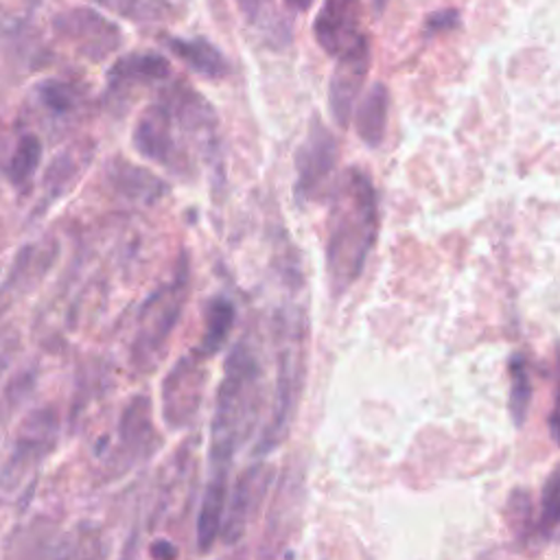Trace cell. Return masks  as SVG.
Wrapping results in <instances>:
<instances>
[{"mask_svg": "<svg viewBox=\"0 0 560 560\" xmlns=\"http://www.w3.org/2000/svg\"><path fill=\"white\" fill-rule=\"evenodd\" d=\"M136 151L177 175L192 171L190 144L208 162L219 151L217 118L201 94L177 85L149 105L133 127Z\"/></svg>", "mask_w": 560, "mask_h": 560, "instance_id": "6da1fadb", "label": "cell"}, {"mask_svg": "<svg viewBox=\"0 0 560 560\" xmlns=\"http://www.w3.org/2000/svg\"><path fill=\"white\" fill-rule=\"evenodd\" d=\"M262 400V365L254 348L241 339L228 354L210 422V477L228 481L238 446L249 438Z\"/></svg>", "mask_w": 560, "mask_h": 560, "instance_id": "3957f363", "label": "cell"}, {"mask_svg": "<svg viewBox=\"0 0 560 560\" xmlns=\"http://www.w3.org/2000/svg\"><path fill=\"white\" fill-rule=\"evenodd\" d=\"M339 158V144L332 131L313 116L306 138L295 151V199L306 203L319 197L330 184Z\"/></svg>", "mask_w": 560, "mask_h": 560, "instance_id": "8992f818", "label": "cell"}, {"mask_svg": "<svg viewBox=\"0 0 560 560\" xmlns=\"http://www.w3.org/2000/svg\"><path fill=\"white\" fill-rule=\"evenodd\" d=\"M57 26L66 37L77 42L90 57H105L120 44V31L92 9H72L57 18Z\"/></svg>", "mask_w": 560, "mask_h": 560, "instance_id": "30bf717a", "label": "cell"}, {"mask_svg": "<svg viewBox=\"0 0 560 560\" xmlns=\"http://www.w3.org/2000/svg\"><path fill=\"white\" fill-rule=\"evenodd\" d=\"M201 357L197 352L177 361V365L168 372L162 387V413L168 427L177 429L190 422L195 416L201 392H203V368Z\"/></svg>", "mask_w": 560, "mask_h": 560, "instance_id": "ba28073f", "label": "cell"}, {"mask_svg": "<svg viewBox=\"0 0 560 560\" xmlns=\"http://www.w3.org/2000/svg\"><path fill=\"white\" fill-rule=\"evenodd\" d=\"M118 184L122 192L140 199H149V201L164 192V186L158 177H153L142 168H133L131 164H125L122 168H118Z\"/></svg>", "mask_w": 560, "mask_h": 560, "instance_id": "7402d4cb", "label": "cell"}, {"mask_svg": "<svg viewBox=\"0 0 560 560\" xmlns=\"http://www.w3.org/2000/svg\"><path fill=\"white\" fill-rule=\"evenodd\" d=\"M153 444L155 433L151 422V407L144 396H138L127 405L120 418V451H125L127 457L136 459L138 455H147Z\"/></svg>", "mask_w": 560, "mask_h": 560, "instance_id": "2e32d148", "label": "cell"}, {"mask_svg": "<svg viewBox=\"0 0 560 560\" xmlns=\"http://www.w3.org/2000/svg\"><path fill=\"white\" fill-rule=\"evenodd\" d=\"M289 9H293V11H308L311 9V4H313V0H282Z\"/></svg>", "mask_w": 560, "mask_h": 560, "instance_id": "484cf974", "label": "cell"}, {"mask_svg": "<svg viewBox=\"0 0 560 560\" xmlns=\"http://www.w3.org/2000/svg\"><path fill=\"white\" fill-rule=\"evenodd\" d=\"M276 326H278L276 392L271 400L269 420L260 431L254 455H267L284 440L291 427L295 402L300 398V389L304 381V322L295 313L291 315L282 313Z\"/></svg>", "mask_w": 560, "mask_h": 560, "instance_id": "277c9868", "label": "cell"}, {"mask_svg": "<svg viewBox=\"0 0 560 560\" xmlns=\"http://www.w3.org/2000/svg\"><path fill=\"white\" fill-rule=\"evenodd\" d=\"M370 70V42H361L352 50L337 57L328 85V105L339 127L350 122L352 105L365 83Z\"/></svg>", "mask_w": 560, "mask_h": 560, "instance_id": "9c48e42d", "label": "cell"}, {"mask_svg": "<svg viewBox=\"0 0 560 560\" xmlns=\"http://www.w3.org/2000/svg\"><path fill=\"white\" fill-rule=\"evenodd\" d=\"M510 372V398H508V409L516 427H521L527 418L529 411V400H532V381H529V370L527 363L521 354H514L508 365Z\"/></svg>", "mask_w": 560, "mask_h": 560, "instance_id": "d6986e66", "label": "cell"}, {"mask_svg": "<svg viewBox=\"0 0 560 560\" xmlns=\"http://www.w3.org/2000/svg\"><path fill=\"white\" fill-rule=\"evenodd\" d=\"M376 236L378 199L374 184L365 171L346 168L332 186L326 236V273L335 295L359 280Z\"/></svg>", "mask_w": 560, "mask_h": 560, "instance_id": "7a4b0ae2", "label": "cell"}, {"mask_svg": "<svg viewBox=\"0 0 560 560\" xmlns=\"http://www.w3.org/2000/svg\"><path fill=\"white\" fill-rule=\"evenodd\" d=\"M313 35L324 52L341 57L368 35L361 28V0H324L315 20Z\"/></svg>", "mask_w": 560, "mask_h": 560, "instance_id": "52a82bcc", "label": "cell"}, {"mask_svg": "<svg viewBox=\"0 0 560 560\" xmlns=\"http://www.w3.org/2000/svg\"><path fill=\"white\" fill-rule=\"evenodd\" d=\"M166 46L195 74L219 81L230 72L228 57L206 37H166Z\"/></svg>", "mask_w": 560, "mask_h": 560, "instance_id": "5bb4252c", "label": "cell"}, {"mask_svg": "<svg viewBox=\"0 0 560 560\" xmlns=\"http://www.w3.org/2000/svg\"><path fill=\"white\" fill-rule=\"evenodd\" d=\"M188 293V271L186 265L177 271V276L158 289L142 306L138 335L133 339V359L140 365H151L155 357L166 346L186 302Z\"/></svg>", "mask_w": 560, "mask_h": 560, "instance_id": "5b68a950", "label": "cell"}, {"mask_svg": "<svg viewBox=\"0 0 560 560\" xmlns=\"http://www.w3.org/2000/svg\"><path fill=\"white\" fill-rule=\"evenodd\" d=\"M171 74V63L158 52H129L120 57L107 72L109 94H129L149 88Z\"/></svg>", "mask_w": 560, "mask_h": 560, "instance_id": "4fadbf2b", "label": "cell"}, {"mask_svg": "<svg viewBox=\"0 0 560 560\" xmlns=\"http://www.w3.org/2000/svg\"><path fill=\"white\" fill-rule=\"evenodd\" d=\"M42 101L55 114H66L77 105V92L68 83L48 81L42 85Z\"/></svg>", "mask_w": 560, "mask_h": 560, "instance_id": "cb8c5ba5", "label": "cell"}, {"mask_svg": "<svg viewBox=\"0 0 560 560\" xmlns=\"http://www.w3.org/2000/svg\"><path fill=\"white\" fill-rule=\"evenodd\" d=\"M39 160H42L39 138L33 133L22 136L9 158V164H7V177L11 179V184H15V186L26 184L35 175Z\"/></svg>", "mask_w": 560, "mask_h": 560, "instance_id": "ffe728a7", "label": "cell"}, {"mask_svg": "<svg viewBox=\"0 0 560 560\" xmlns=\"http://www.w3.org/2000/svg\"><path fill=\"white\" fill-rule=\"evenodd\" d=\"M52 440H55V418L48 411L33 413L15 440L11 459L2 468V477L7 479V486L18 483L24 477V472L44 457Z\"/></svg>", "mask_w": 560, "mask_h": 560, "instance_id": "7c38bea8", "label": "cell"}, {"mask_svg": "<svg viewBox=\"0 0 560 560\" xmlns=\"http://www.w3.org/2000/svg\"><path fill=\"white\" fill-rule=\"evenodd\" d=\"M457 22V13L453 9H446V11H435L429 15L427 20V28L429 31H442V28H451L455 26Z\"/></svg>", "mask_w": 560, "mask_h": 560, "instance_id": "d4e9b609", "label": "cell"}, {"mask_svg": "<svg viewBox=\"0 0 560 560\" xmlns=\"http://www.w3.org/2000/svg\"><path fill=\"white\" fill-rule=\"evenodd\" d=\"M387 112H389V92L383 83H372L368 92L361 96L354 114V127L359 138L368 147H378L385 138L387 127Z\"/></svg>", "mask_w": 560, "mask_h": 560, "instance_id": "9a60e30c", "label": "cell"}, {"mask_svg": "<svg viewBox=\"0 0 560 560\" xmlns=\"http://www.w3.org/2000/svg\"><path fill=\"white\" fill-rule=\"evenodd\" d=\"M374 2V9H376V13H381L383 9H385V4H387V0H372Z\"/></svg>", "mask_w": 560, "mask_h": 560, "instance_id": "4316f807", "label": "cell"}, {"mask_svg": "<svg viewBox=\"0 0 560 560\" xmlns=\"http://www.w3.org/2000/svg\"><path fill=\"white\" fill-rule=\"evenodd\" d=\"M228 501V481L208 479L199 514H197V547L199 551H210L217 536L221 534L223 512Z\"/></svg>", "mask_w": 560, "mask_h": 560, "instance_id": "e0dca14e", "label": "cell"}, {"mask_svg": "<svg viewBox=\"0 0 560 560\" xmlns=\"http://www.w3.org/2000/svg\"><path fill=\"white\" fill-rule=\"evenodd\" d=\"M558 472L551 470L542 486V512L538 521V532L542 534V538H553L558 527Z\"/></svg>", "mask_w": 560, "mask_h": 560, "instance_id": "603a6c76", "label": "cell"}, {"mask_svg": "<svg viewBox=\"0 0 560 560\" xmlns=\"http://www.w3.org/2000/svg\"><path fill=\"white\" fill-rule=\"evenodd\" d=\"M236 311L234 304L225 298V295H214L210 298V302L206 304V317H203V335L201 341L197 346V354L201 359L212 357L214 352L221 350V346L225 343L232 324H234Z\"/></svg>", "mask_w": 560, "mask_h": 560, "instance_id": "ac0fdd59", "label": "cell"}, {"mask_svg": "<svg viewBox=\"0 0 560 560\" xmlns=\"http://www.w3.org/2000/svg\"><path fill=\"white\" fill-rule=\"evenodd\" d=\"M98 4L131 22H160L171 15L168 0H98Z\"/></svg>", "mask_w": 560, "mask_h": 560, "instance_id": "44dd1931", "label": "cell"}, {"mask_svg": "<svg viewBox=\"0 0 560 560\" xmlns=\"http://www.w3.org/2000/svg\"><path fill=\"white\" fill-rule=\"evenodd\" d=\"M267 483H269V468L262 464L247 468L238 477L236 486L232 488V494H228V501H225L228 512H223V523H221L225 542H234L241 538L247 521L254 516L258 503L262 501Z\"/></svg>", "mask_w": 560, "mask_h": 560, "instance_id": "8fae6325", "label": "cell"}]
</instances>
